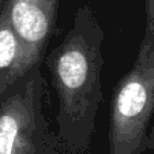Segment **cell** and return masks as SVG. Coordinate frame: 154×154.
<instances>
[{
  "mask_svg": "<svg viewBox=\"0 0 154 154\" xmlns=\"http://www.w3.org/2000/svg\"><path fill=\"white\" fill-rule=\"evenodd\" d=\"M4 7L25 51V71L40 66L57 20L59 0H6Z\"/></svg>",
  "mask_w": 154,
  "mask_h": 154,
  "instance_id": "obj_3",
  "label": "cell"
},
{
  "mask_svg": "<svg viewBox=\"0 0 154 154\" xmlns=\"http://www.w3.org/2000/svg\"><path fill=\"white\" fill-rule=\"evenodd\" d=\"M145 34L134 66L113 94L109 119L112 154H134L154 112V29Z\"/></svg>",
  "mask_w": 154,
  "mask_h": 154,
  "instance_id": "obj_2",
  "label": "cell"
},
{
  "mask_svg": "<svg viewBox=\"0 0 154 154\" xmlns=\"http://www.w3.org/2000/svg\"><path fill=\"white\" fill-rule=\"evenodd\" d=\"M25 72L23 45L18 38L3 4L0 12V93Z\"/></svg>",
  "mask_w": 154,
  "mask_h": 154,
  "instance_id": "obj_4",
  "label": "cell"
},
{
  "mask_svg": "<svg viewBox=\"0 0 154 154\" xmlns=\"http://www.w3.org/2000/svg\"><path fill=\"white\" fill-rule=\"evenodd\" d=\"M104 32L90 6H82L59 47L47 57L57 94L56 125L66 145L90 139L102 102L101 71Z\"/></svg>",
  "mask_w": 154,
  "mask_h": 154,
  "instance_id": "obj_1",
  "label": "cell"
}]
</instances>
